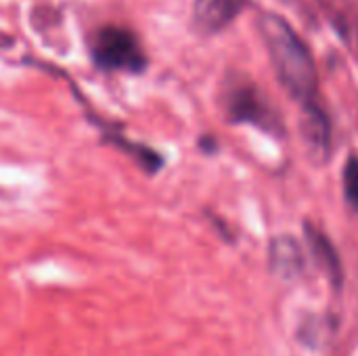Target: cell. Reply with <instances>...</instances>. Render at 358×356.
I'll use <instances>...</instances> for the list:
<instances>
[{
	"instance_id": "obj_1",
	"label": "cell",
	"mask_w": 358,
	"mask_h": 356,
	"mask_svg": "<svg viewBox=\"0 0 358 356\" xmlns=\"http://www.w3.org/2000/svg\"><path fill=\"white\" fill-rule=\"evenodd\" d=\"M260 34L266 42L273 67L283 88L302 105L310 103L317 94L319 76L304 40L283 17L275 13H264L260 17Z\"/></svg>"
},
{
	"instance_id": "obj_2",
	"label": "cell",
	"mask_w": 358,
	"mask_h": 356,
	"mask_svg": "<svg viewBox=\"0 0 358 356\" xmlns=\"http://www.w3.org/2000/svg\"><path fill=\"white\" fill-rule=\"evenodd\" d=\"M92 61L103 71L143 73L149 65L145 50L130 29L107 25L101 27L92 40Z\"/></svg>"
},
{
	"instance_id": "obj_3",
	"label": "cell",
	"mask_w": 358,
	"mask_h": 356,
	"mask_svg": "<svg viewBox=\"0 0 358 356\" xmlns=\"http://www.w3.org/2000/svg\"><path fill=\"white\" fill-rule=\"evenodd\" d=\"M224 111L231 122L235 124H254L262 130L277 132L279 118L268 109V105L262 101L258 90L250 84L233 86L224 97Z\"/></svg>"
},
{
	"instance_id": "obj_4",
	"label": "cell",
	"mask_w": 358,
	"mask_h": 356,
	"mask_svg": "<svg viewBox=\"0 0 358 356\" xmlns=\"http://www.w3.org/2000/svg\"><path fill=\"white\" fill-rule=\"evenodd\" d=\"M300 134L310 162L317 166L327 164L331 153V124L327 113L315 101L302 105Z\"/></svg>"
},
{
	"instance_id": "obj_5",
	"label": "cell",
	"mask_w": 358,
	"mask_h": 356,
	"mask_svg": "<svg viewBox=\"0 0 358 356\" xmlns=\"http://www.w3.org/2000/svg\"><path fill=\"white\" fill-rule=\"evenodd\" d=\"M268 269L277 279L285 283L298 281L306 269V258L300 243L289 235L273 237L268 245Z\"/></svg>"
},
{
	"instance_id": "obj_6",
	"label": "cell",
	"mask_w": 358,
	"mask_h": 356,
	"mask_svg": "<svg viewBox=\"0 0 358 356\" xmlns=\"http://www.w3.org/2000/svg\"><path fill=\"white\" fill-rule=\"evenodd\" d=\"M304 235H306V241H308V245H310V250L315 254V260L321 264V269L325 271V275L331 281V285L336 290H340L342 283H344V266H342V260H340V254H338L336 245L313 222L304 225Z\"/></svg>"
},
{
	"instance_id": "obj_7",
	"label": "cell",
	"mask_w": 358,
	"mask_h": 356,
	"mask_svg": "<svg viewBox=\"0 0 358 356\" xmlns=\"http://www.w3.org/2000/svg\"><path fill=\"white\" fill-rule=\"evenodd\" d=\"M245 2L248 0H195V23L203 31H220L243 10Z\"/></svg>"
},
{
	"instance_id": "obj_8",
	"label": "cell",
	"mask_w": 358,
	"mask_h": 356,
	"mask_svg": "<svg viewBox=\"0 0 358 356\" xmlns=\"http://www.w3.org/2000/svg\"><path fill=\"white\" fill-rule=\"evenodd\" d=\"M344 195L348 204L358 210V159L350 157L344 166Z\"/></svg>"
}]
</instances>
